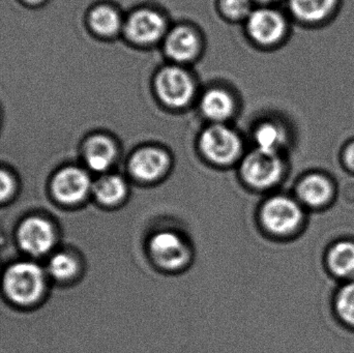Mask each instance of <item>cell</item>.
<instances>
[{"label": "cell", "mask_w": 354, "mask_h": 353, "mask_svg": "<svg viewBox=\"0 0 354 353\" xmlns=\"http://www.w3.org/2000/svg\"><path fill=\"white\" fill-rule=\"evenodd\" d=\"M149 250L157 263L165 269H179L189 260V249L185 240L174 232L155 234L149 242Z\"/></svg>", "instance_id": "ba28073f"}, {"label": "cell", "mask_w": 354, "mask_h": 353, "mask_svg": "<svg viewBox=\"0 0 354 353\" xmlns=\"http://www.w3.org/2000/svg\"><path fill=\"white\" fill-rule=\"evenodd\" d=\"M15 190V182L10 173L0 169V202L8 200Z\"/></svg>", "instance_id": "cb8c5ba5"}, {"label": "cell", "mask_w": 354, "mask_h": 353, "mask_svg": "<svg viewBox=\"0 0 354 353\" xmlns=\"http://www.w3.org/2000/svg\"><path fill=\"white\" fill-rule=\"evenodd\" d=\"M200 110L214 124H223L234 113V99L224 89L212 88L202 95Z\"/></svg>", "instance_id": "9a60e30c"}, {"label": "cell", "mask_w": 354, "mask_h": 353, "mask_svg": "<svg viewBox=\"0 0 354 353\" xmlns=\"http://www.w3.org/2000/svg\"><path fill=\"white\" fill-rule=\"evenodd\" d=\"M84 159L93 171L103 172L109 169L116 157L113 141L104 135H95L87 139L84 144Z\"/></svg>", "instance_id": "5bb4252c"}, {"label": "cell", "mask_w": 354, "mask_h": 353, "mask_svg": "<svg viewBox=\"0 0 354 353\" xmlns=\"http://www.w3.org/2000/svg\"><path fill=\"white\" fill-rule=\"evenodd\" d=\"M127 39L137 45H151L166 32V21L156 10L140 8L133 12L124 24Z\"/></svg>", "instance_id": "8992f818"}, {"label": "cell", "mask_w": 354, "mask_h": 353, "mask_svg": "<svg viewBox=\"0 0 354 353\" xmlns=\"http://www.w3.org/2000/svg\"><path fill=\"white\" fill-rule=\"evenodd\" d=\"M169 166V157L157 147L139 149L131 158L129 169L137 180L153 182L159 178Z\"/></svg>", "instance_id": "8fae6325"}, {"label": "cell", "mask_w": 354, "mask_h": 353, "mask_svg": "<svg viewBox=\"0 0 354 353\" xmlns=\"http://www.w3.org/2000/svg\"><path fill=\"white\" fill-rule=\"evenodd\" d=\"M282 171V161L278 153L260 149L248 155L241 165V173L245 182L258 189L268 188L276 184Z\"/></svg>", "instance_id": "277c9868"}, {"label": "cell", "mask_w": 354, "mask_h": 353, "mask_svg": "<svg viewBox=\"0 0 354 353\" xmlns=\"http://www.w3.org/2000/svg\"><path fill=\"white\" fill-rule=\"evenodd\" d=\"M256 2H260V3H270V2L276 1V0H254Z\"/></svg>", "instance_id": "4316f807"}, {"label": "cell", "mask_w": 354, "mask_h": 353, "mask_svg": "<svg viewBox=\"0 0 354 353\" xmlns=\"http://www.w3.org/2000/svg\"><path fill=\"white\" fill-rule=\"evenodd\" d=\"M286 19L278 10L262 8L252 10L247 18V30L251 39L262 46L276 45L287 33Z\"/></svg>", "instance_id": "5b68a950"}, {"label": "cell", "mask_w": 354, "mask_h": 353, "mask_svg": "<svg viewBox=\"0 0 354 353\" xmlns=\"http://www.w3.org/2000/svg\"><path fill=\"white\" fill-rule=\"evenodd\" d=\"M285 133L278 124L264 122L255 131V140L257 149L262 151L278 153L279 149L285 142Z\"/></svg>", "instance_id": "ffe728a7"}, {"label": "cell", "mask_w": 354, "mask_h": 353, "mask_svg": "<svg viewBox=\"0 0 354 353\" xmlns=\"http://www.w3.org/2000/svg\"><path fill=\"white\" fill-rule=\"evenodd\" d=\"M4 292L18 305H31L37 302L45 290L43 269L31 263L12 265L4 276Z\"/></svg>", "instance_id": "6da1fadb"}, {"label": "cell", "mask_w": 354, "mask_h": 353, "mask_svg": "<svg viewBox=\"0 0 354 353\" xmlns=\"http://www.w3.org/2000/svg\"><path fill=\"white\" fill-rule=\"evenodd\" d=\"M199 144L203 155L218 165L232 163L241 151V141L237 133L223 124H214L205 128Z\"/></svg>", "instance_id": "3957f363"}, {"label": "cell", "mask_w": 354, "mask_h": 353, "mask_svg": "<svg viewBox=\"0 0 354 353\" xmlns=\"http://www.w3.org/2000/svg\"><path fill=\"white\" fill-rule=\"evenodd\" d=\"M128 187L124 178L118 175H106L100 178L93 187L97 200L105 205H114L126 196Z\"/></svg>", "instance_id": "d6986e66"}, {"label": "cell", "mask_w": 354, "mask_h": 353, "mask_svg": "<svg viewBox=\"0 0 354 353\" xmlns=\"http://www.w3.org/2000/svg\"><path fill=\"white\" fill-rule=\"evenodd\" d=\"M88 24L91 30L97 35L110 37L118 35L124 23H122L118 10L110 6L101 4L89 12Z\"/></svg>", "instance_id": "2e32d148"}, {"label": "cell", "mask_w": 354, "mask_h": 353, "mask_svg": "<svg viewBox=\"0 0 354 353\" xmlns=\"http://www.w3.org/2000/svg\"><path fill=\"white\" fill-rule=\"evenodd\" d=\"M330 271L338 277L354 276V244L340 242L333 247L328 258Z\"/></svg>", "instance_id": "ac0fdd59"}, {"label": "cell", "mask_w": 354, "mask_h": 353, "mask_svg": "<svg viewBox=\"0 0 354 353\" xmlns=\"http://www.w3.org/2000/svg\"><path fill=\"white\" fill-rule=\"evenodd\" d=\"M264 226L272 233H291L299 227L303 219L301 207L287 197L279 196L264 204L261 213Z\"/></svg>", "instance_id": "52a82bcc"}, {"label": "cell", "mask_w": 354, "mask_h": 353, "mask_svg": "<svg viewBox=\"0 0 354 353\" xmlns=\"http://www.w3.org/2000/svg\"><path fill=\"white\" fill-rule=\"evenodd\" d=\"M18 240L22 250L33 256H41L51 250L55 242V232L49 222L31 217L21 224Z\"/></svg>", "instance_id": "9c48e42d"}, {"label": "cell", "mask_w": 354, "mask_h": 353, "mask_svg": "<svg viewBox=\"0 0 354 353\" xmlns=\"http://www.w3.org/2000/svg\"><path fill=\"white\" fill-rule=\"evenodd\" d=\"M252 0H221L223 14L233 20L247 19L252 12Z\"/></svg>", "instance_id": "603a6c76"}, {"label": "cell", "mask_w": 354, "mask_h": 353, "mask_svg": "<svg viewBox=\"0 0 354 353\" xmlns=\"http://www.w3.org/2000/svg\"><path fill=\"white\" fill-rule=\"evenodd\" d=\"M339 0H288L291 14L305 24L315 25L328 20Z\"/></svg>", "instance_id": "4fadbf2b"}, {"label": "cell", "mask_w": 354, "mask_h": 353, "mask_svg": "<svg viewBox=\"0 0 354 353\" xmlns=\"http://www.w3.org/2000/svg\"><path fill=\"white\" fill-rule=\"evenodd\" d=\"M332 195V187L324 176L312 174L304 178L299 186V196L310 207H318L326 204Z\"/></svg>", "instance_id": "e0dca14e"}, {"label": "cell", "mask_w": 354, "mask_h": 353, "mask_svg": "<svg viewBox=\"0 0 354 353\" xmlns=\"http://www.w3.org/2000/svg\"><path fill=\"white\" fill-rule=\"evenodd\" d=\"M337 312L343 321L354 325V282L341 289L337 298Z\"/></svg>", "instance_id": "7402d4cb"}, {"label": "cell", "mask_w": 354, "mask_h": 353, "mask_svg": "<svg viewBox=\"0 0 354 353\" xmlns=\"http://www.w3.org/2000/svg\"><path fill=\"white\" fill-rule=\"evenodd\" d=\"M22 1L29 6H43L47 0H22Z\"/></svg>", "instance_id": "484cf974"}, {"label": "cell", "mask_w": 354, "mask_h": 353, "mask_svg": "<svg viewBox=\"0 0 354 353\" xmlns=\"http://www.w3.org/2000/svg\"><path fill=\"white\" fill-rule=\"evenodd\" d=\"M91 189V180L80 168L66 167L60 170L52 182V193L64 204H76L85 198Z\"/></svg>", "instance_id": "30bf717a"}, {"label": "cell", "mask_w": 354, "mask_h": 353, "mask_svg": "<svg viewBox=\"0 0 354 353\" xmlns=\"http://www.w3.org/2000/svg\"><path fill=\"white\" fill-rule=\"evenodd\" d=\"M164 49L168 57L178 64H185L197 56L200 49L199 37L193 29L180 25L167 33Z\"/></svg>", "instance_id": "7c38bea8"}, {"label": "cell", "mask_w": 354, "mask_h": 353, "mask_svg": "<svg viewBox=\"0 0 354 353\" xmlns=\"http://www.w3.org/2000/svg\"><path fill=\"white\" fill-rule=\"evenodd\" d=\"M78 263L66 253L54 255L49 263V273L59 281L72 279L78 271Z\"/></svg>", "instance_id": "44dd1931"}, {"label": "cell", "mask_w": 354, "mask_h": 353, "mask_svg": "<svg viewBox=\"0 0 354 353\" xmlns=\"http://www.w3.org/2000/svg\"><path fill=\"white\" fill-rule=\"evenodd\" d=\"M344 161L351 169L354 170V142L351 143L345 149Z\"/></svg>", "instance_id": "d4e9b609"}, {"label": "cell", "mask_w": 354, "mask_h": 353, "mask_svg": "<svg viewBox=\"0 0 354 353\" xmlns=\"http://www.w3.org/2000/svg\"><path fill=\"white\" fill-rule=\"evenodd\" d=\"M155 90L164 105L183 108L189 105L195 95V83L191 75L176 66H165L155 78Z\"/></svg>", "instance_id": "7a4b0ae2"}]
</instances>
